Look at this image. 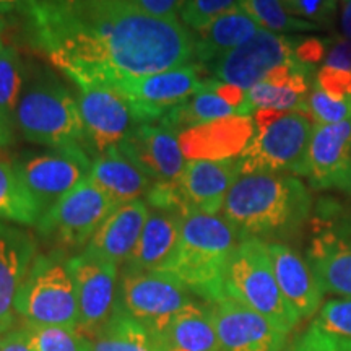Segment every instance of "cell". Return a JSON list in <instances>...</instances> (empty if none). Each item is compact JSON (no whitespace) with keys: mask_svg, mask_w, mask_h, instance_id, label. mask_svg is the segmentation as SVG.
Returning a JSON list of instances; mask_svg holds the SVG:
<instances>
[{"mask_svg":"<svg viewBox=\"0 0 351 351\" xmlns=\"http://www.w3.org/2000/svg\"><path fill=\"white\" fill-rule=\"evenodd\" d=\"M33 46L75 85L119 88L134 78L192 64L195 36L130 0H28Z\"/></svg>","mask_w":351,"mask_h":351,"instance_id":"cell-1","label":"cell"},{"mask_svg":"<svg viewBox=\"0 0 351 351\" xmlns=\"http://www.w3.org/2000/svg\"><path fill=\"white\" fill-rule=\"evenodd\" d=\"M221 213L241 239L285 244L313 217V195L293 174H244L228 192Z\"/></svg>","mask_w":351,"mask_h":351,"instance_id":"cell-2","label":"cell"},{"mask_svg":"<svg viewBox=\"0 0 351 351\" xmlns=\"http://www.w3.org/2000/svg\"><path fill=\"white\" fill-rule=\"evenodd\" d=\"M239 241L238 231L223 217L189 213L173 257L156 271L173 275L192 295L213 302L226 295V269Z\"/></svg>","mask_w":351,"mask_h":351,"instance_id":"cell-3","label":"cell"},{"mask_svg":"<svg viewBox=\"0 0 351 351\" xmlns=\"http://www.w3.org/2000/svg\"><path fill=\"white\" fill-rule=\"evenodd\" d=\"M15 125L28 142L52 150L86 145L78 98L49 73L26 80Z\"/></svg>","mask_w":351,"mask_h":351,"instance_id":"cell-4","label":"cell"},{"mask_svg":"<svg viewBox=\"0 0 351 351\" xmlns=\"http://www.w3.org/2000/svg\"><path fill=\"white\" fill-rule=\"evenodd\" d=\"M69 258L67 252L59 249L34 257L13 304L26 326L77 330L80 311Z\"/></svg>","mask_w":351,"mask_h":351,"instance_id":"cell-5","label":"cell"},{"mask_svg":"<svg viewBox=\"0 0 351 351\" xmlns=\"http://www.w3.org/2000/svg\"><path fill=\"white\" fill-rule=\"evenodd\" d=\"M225 293L263 315L285 335L300 322L280 291L265 241H239L228 263Z\"/></svg>","mask_w":351,"mask_h":351,"instance_id":"cell-6","label":"cell"},{"mask_svg":"<svg viewBox=\"0 0 351 351\" xmlns=\"http://www.w3.org/2000/svg\"><path fill=\"white\" fill-rule=\"evenodd\" d=\"M307 262L324 293L351 298V195L324 197L315 205Z\"/></svg>","mask_w":351,"mask_h":351,"instance_id":"cell-7","label":"cell"},{"mask_svg":"<svg viewBox=\"0 0 351 351\" xmlns=\"http://www.w3.org/2000/svg\"><path fill=\"white\" fill-rule=\"evenodd\" d=\"M315 122L302 111H282L274 121L254 125L256 132L238 156L241 176L254 173H288L304 176L307 150Z\"/></svg>","mask_w":351,"mask_h":351,"instance_id":"cell-8","label":"cell"},{"mask_svg":"<svg viewBox=\"0 0 351 351\" xmlns=\"http://www.w3.org/2000/svg\"><path fill=\"white\" fill-rule=\"evenodd\" d=\"M191 295L166 271L122 270L114 311L137 320L160 339L171 319L194 301Z\"/></svg>","mask_w":351,"mask_h":351,"instance_id":"cell-9","label":"cell"},{"mask_svg":"<svg viewBox=\"0 0 351 351\" xmlns=\"http://www.w3.org/2000/svg\"><path fill=\"white\" fill-rule=\"evenodd\" d=\"M117 207L90 178L69 192L36 223L39 236L54 249H85L98 228Z\"/></svg>","mask_w":351,"mask_h":351,"instance_id":"cell-10","label":"cell"},{"mask_svg":"<svg viewBox=\"0 0 351 351\" xmlns=\"http://www.w3.org/2000/svg\"><path fill=\"white\" fill-rule=\"evenodd\" d=\"M91 163L93 160H90L85 147L75 145L19 160L13 166L26 191L38 204L39 212L44 215L90 178Z\"/></svg>","mask_w":351,"mask_h":351,"instance_id":"cell-11","label":"cell"},{"mask_svg":"<svg viewBox=\"0 0 351 351\" xmlns=\"http://www.w3.org/2000/svg\"><path fill=\"white\" fill-rule=\"evenodd\" d=\"M204 67L187 64L122 83L119 90L138 124H155L204 88Z\"/></svg>","mask_w":351,"mask_h":351,"instance_id":"cell-12","label":"cell"},{"mask_svg":"<svg viewBox=\"0 0 351 351\" xmlns=\"http://www.w3.org/2000/svg\"><path fill=\"white\" fill-rule=\"evenodd\" d=\"M298 39L258 29L252 38L241 44L208 67L215 80L251 90L271 70L295 59Z\"/></svg>","mask_w":351,"mask_h":351,"instance_id":"cell-13","label":"cell"},{"mask_svg":"<svg viewBox=\"0 0 351 351\" xmlns=\"http://www.w3.org/2000/svg\"><path fill=\"white\" fill-rule=\"evenodd\" d=\"M77 288L80 322L77 330L93 340L114 313L119 267L78 254L69 258Z\"/></svg>","mask_w":351,"mask_h":351,"instance_id":"cell-14","label":"cell"},{"mask_svg":"<svg viewBox=\"0 0 351 351\" xmlns=\"http://www.w3.org/2000/svg\"><path fill=\"white\" fill-rule=\"evenodd\" d=\"M207 304L219 351H283L287 335L251 307L228 295Z\"/></svg>","mask_w":351,"mask_h":351,"instance_id":"cell-15","label":"cell"},{"mask_svg":"<svg viewBox=\"0 0 351 351\" xmlns=\"http://www.w3.org/2000/svg\"><path fill=\"white\" fill-rule=\"evenodd\" d=\"M78 90L85 140L96 155L117 147L138 125L129 101L116 88L91 85Z\"/></svg>","mask_w":351,"mask_h":351,"instance_id":"cell-16","label":"cell"},{"mask_svg":"<svg viewBox=\"0 0 351 351\" xmlns=\"http://www.w3.org/2000/svg\"><path fill=\"white\" fill-rule=\"evenodd\" d=\"M306 178L317 191L351 195V119L314 125L307 150Z\"/></svg>","mask_w":351,"mask_h":351,"instance_id":"cell-17","label":"cell"},{"mask_svg":"<svg viewBox=\"0 0 351 351\" xmlns=\"http://www.w3.org/2000/svg\"><path fill=\"white\" fill-rule=\"evenodd\" d=\"M153 182H176L186 169L179 135L161 124H138L117 145Z\"/></svg>","mask_w":351,"mask_h":351,"instance_id":"cell-18","label":"cell"},{"mask_svg":"<svg viewBox=\"0 0 351 351\" xmlns=\"http://www.w3.org/2000/svg\"><path fill=\"white\" fill-rule=\"evenodd\" d=\"M239 176L238 158L191 160L176 186L189 213L217 215L221 212L228 192Z\"/></svg>","mask_w":351,"mask_h":351,"instance_id":"cell-19","label":"cell"},{"mask_svg":"<svg viewBox=\"0 0 351 351\" xmlns=\"http://www.w3.org/2000/svg\"><path fill=\"white\" fill-rule=\"evenodd\" d=\"M254 132L251 116H230L181 132L179 143L189 161L230 160L245 150Z\"/></svg>","mask_w":351,"mask_h":351,"instance_id":"cell-20","label":"cell"},{"mask_svg":"<svg viewBox=\"0 0 351 351\" xmlns=\"http://www.w3.org/2000/svg\"><path fill=\"white\" fill-rule=\"evenodd\" d=\"M148 213L150 208L142 199L121 205L104 219L80 254L117 267L124 265L142 236Z\"/></svg>","mask_w":351,"mask_h":351,"instance_id":"cell-21","label":"cell"},{"mask_svg":"<svg viewBox=\"0 0 351 351\" xmlns=\"http://www.w3.org/2000/svg\"><path fill=\"white\" fill-rule=\"evenodd\" d=\"M269 252L276 283L289 309L300 320L314 315L322 306L324 289L309 262L283 243H270Z\"/></svg>","mask_w":351,"mask_h":351,"instance_id":"cell-22","label":"cell"},{"mask_svg":"<svg viewBox=\"0 0 351 351\" xmlns=\"http://www.w3.org/2000/svg\"><path fill=\"white\" fill-rule=\"evenodd\" d=\"M36 257V243L29 232L0 221V328L15 324L16 293Z\"/></svg>","mask_w":351,"mask_h":351,"instance_id":"cell-23","label":"cell"},{"mask_svg":"<svg viewBox=\"0 0 351 351\" xmlns=\"http://www.w3.org/2000/svg\"><path fill=\"white\" fill-rule=\"evenodd\" d=\"M182 219V215L176 212L153 208L148 213L134 252L124 263V270L155 271L163 269L178 247Z\"/></svg>","mask_w":351,"mask_h":351,"instance_id":"cell-24","label":"cell"},{"mask_svg":"<svg viewBox=\"0 0 351 351\" xmlns=\"http://www.w3.org/2000/svg\"><path fill=\"white\" fill-rule=\"evenodd\" d=\"M90 179L114 202L116 207L147 195L153 181L117 147L99 153L91 163Z\"/></svg>","mask_w":351,"mask_h":351,"instance_id":"cell-25","label":"cell"},{"mask_svg":"<svg viewBox=\"0 0 351 351\" xmlns=\"http://www.w3.org/2000/svg\"><path fill=\"white\" fill-rule=\"evenodd\" d=\"M258 29L261 26L247 13L239 7L234 8L194 33V60L200 67L208 69L219 57L252 38Z\"/></svg>","mask_w":351,"mask_h":351,"instance_id":"cell-26","label":"cell"},{"mask_svg":"<svg viewBox=\"0 0 351 351\" xmlns=\"http://www.w3.org/2000/svg\"><path fill=\"white\" fill-rule=\"evenodd\" d=\"M166 350L186 351H219L218 335L215 330L208 304L195 300L171 319L163 335L160 337Z\"/></svg>","mask_w":351,"mask_h":351,"instance_id":"cell-27","label":"cell"},{"mask_svg":"<svg viewBox=\"0 0 351 351\" xmlns=\"http://www.w3.org/2000/svg\"><path fill=\"white\" fill-rule=\"evenodd\" d=\"M230 116H238V111L218 95V91L215 90L213 78H207L199 93L192 96L187 103L166 114L158 124L165 125L166 129L173 130L176 134H181L191 127Z\"/></svg>","mask_w":351,"mask_h":351,"instance_id":"cell-28","label":"cell"},{"mask_svg":"<svg viewBox=\"0 0 351 351\" xmlns=\"http://www.w3.org/2000/svg\"><path fill=\"white\" fill-rule=\"evenodd\" d=\"M93 351H168L156 335L129 315L116 313L93 339Z\"/></svg>","mask_w":351,"mask_h":351,"instance_id":"cell-29","label":"cell"},{"mask_svg":"<svg viewBox=\"0 0 351 351\" xmlns=\"http://www.w3.org/2000/svg\"><path fill=\"white\" fill-rule=\"evenodd\" d=\"M41 218L38 204L26 191L15 166L0 160V219L23 226H36Z\"/></svg>","mask_w":351,"mask_h":351,"instance_id":"cell-30","label":"cell"},{"mask_svg":"<svg viewBox=\"0 0 351 351\" xmlns=\"http://www.w3.org/2000/svg\"><path fill=\"white\" fill-rule=\"evenodd\" d=\"M239 8L247 13L262 29L276 34L307 33L322 29L311 21L289 15L283 5V0H239Z\"/></svg>","mask_w":351,"mask_h":351,"instance_id":"cell-31","label":"cell"},{"mask_svg":"<svg viewBox=\"0 0 351 351\" xmlns=\"http://www.w3.org/2000/svg\"><path fill=\"white\" fill-rule=\"evenodd\" d=\"M26 85L23 60L15 47L0 52V116L15 125V112Z\"/></svg>","mask_w":351,"mask_h":351,"instance_id":"cell-32","label":"cell"},{"mask_svg":"<svg viewBox=\"0 0 351 351\" xmlns=\"http://www.w3.org/2000/svg\"><path fill=\"white\" fill-rule=\"evenodd\" d=\"M26 327L29 330L34 351H93V340H90L75 328Z\"/></svg>","mask_w":351,"mask_h":351,"instance_id":"cell-33","label":"cell"},{"mask_svg":"<svg viewBox=\"0 0 351 351\" xmlns=\"http://www.w3.org/2000/svg\"><path fill=\"white\" fill-rule=\"evenodd\" d=\"M307 111L315 124H339L351 119V98H332L314 83L307 96Z\"/></svg>","mask_w":351,"mask_h":351,"instance_id":"cell-34","label":"cell"},{"mask_svg":"<svg viewBox=\"0 0 351 351\" xmlns=\"http://www.w3.org/2000/svg\"><path fill=\"white\" fill-rule=\"evenodd\" d=\"M239 7V0H186L181 10V21L189 29H199L218 16Z\"/></svg>","mask_w":351,"mask_h":351,"instance_id":"cell-35","label":"cell"},{"mask_svg":"<svg viewBox=\"0 0 351 351\" xmlns=\"http://www.w3.org/2000/svg\"><path fill=\"white\" fill-rule=\"evenodd\" d=\"M315 326L351 340V298H337L320 306Z\"/></svg>","mask_w":351,"mask_h":351,"instance_id":"cell-36","label":"cell"},{"mask_svg":"<svg viewBox=\"0 0 351 351\" xmlns=\"http://www.w3.org/2000/svg\"><path fill=\"white\" fill-rule=\"evenodd\" d=\"M339 3L340 0H283V5L289 15L311 21L320 28L333 20Z\"/></svg>","mask_w":351,"mask_h":351,"instance_id":"cell-37","label":"cell"},{"mask_svg":"<svg viewBox=\"0 0 351 351\" xmlns=\"http://www.w3.org/2000/svg\"><path fill=\"white\" fill-rule=\"evenodd\" d=\"M289 351H351V340L322 330L313 324Z\"/></svg>","mask_w":351,"mask_h":351,"instance_id":"cell-38","label":"cell"},{"mask_svg":"<svg viewBox=\"0 0 351 351\" xmlns=\"http://www.w3.org/2000/svg\"><path fill=\"white\" fill-rule=\"evenodd\" d=\"M327 41V54L324 59V65L341 70V72H351V39L345 36H332Z\"/></svg>","mask_w":351,"mask_h":351,"instance_id":"cell-39","label":"cell"},{"mask_svg":"<svg viewBox=\"0 0 351 351\" xmlns=\"http://www.w3.org/2000/svg\"><path fill=\"white\" fill-rule=\"evenodd\" d=\"M130 2L155 19L179 21L178 16H181L182 5L186 0H130Z\"/></svg>","mask_w":351,"mask_h":351,"instance_id":"cell-40","label":"cell"},{"mask_svg":"<svg viewBox=\"0 0 351 351\" xmlns=\"http://www.w3.org/2000/svg\"><path fill=\"white\" fill-rule=\"evenodd\" d=\"M327 39L320 38H306V39H298L295 57L300 60L301 64L307 65V67H313L314 64L324 62L327 54Z\"/></svg>","mask_w":351,"mask_h":351,"instance_id":"cell-41","label":"cell"},{"mask_svg":"<svg viewBox=\"0 0 351 351\" xmlns=\"http://www.w3.org/2000/svg\"><path fill=\"white\" fill-rule=\"evenodd\" d=\"M0 351H34L28 327L13 328L0 337Z\"/></svg>","mask_w":351,"mask_h":351,"instance_id":"cell-42","label":"cell"},{"mask_svg":"<svg viewBox=\"0 0 351 351\" xmlns=\"http://www.w3.org/2000/svg\"><path fill=\"white\" fill-rule=\"evenodd\" d=\"M341 12H340V25L343 29V36L351 39V0H340Z\"/></svg>","mask_w":351,"mask_h":351,"instance_id":"cell-43","label":"cell"},{"mask_svg":"<svg viewBox=\"0 0 351 351\" xmlns=\"http://www.w3.org/2000/svg\"><path fill=\"white\" fill-rule=\"evenodd\" d=\"M12 127L13 124H10V122H8L3 116H0V150L12 143L13 140Z\"/></svg>","mask_w":351,"mask_h":351,"instance_id":"cell-44","label":"cell"},{"mask_svg":"<svg viewBox=\"0 0 351 351\" xmlns=\"http://www.w3.org/2000/svg\"><path fill=\"white\" fill-rule=\"evenodd\" d=\"M28 5V0H0V15H7L15 10H21Z\"/></svg>","mask_w":351,"mask_h":351,"instance_id":"cell-45","label":"cell"},{"mask_svg":"<svg viewBox=\"0 0 351 351\" xmlns=\"http://www.w3.org/2000/svg\"><path fill=\"white\" fill-rule=\"evenodd\" d=\"M3 47H5V44H3V41H2V34H0V52L3 51Z\"/></svg>","mask_w":351,"mask_h":351,"instance_id":"cell-46","label":"cell"},{"mask_svg":"<svg viewBox=\"0 0 351 351\" xmlns=\"http://www.w3.org/2000/svg\"><path fill=\"white\" fill-rule=\"evenodd\" d=\"M2 29H3V20H2V15H0V34H2Z\"/></svg>","mask_w":351,"mask_h":351,"instance_id":"cell-47","label":"cell"},{"mask_svg":"<svg viewBox=\"0 0 351 351\" xmlns=\"http://www.w3.org/2000/svg\"><path fill=\"white\" fill-rule=\"evenodd\" d=\"M169 351H186V350H179V348H171Z\"/></svg>","mask_w":351,"mask_h":351,"instance_id":"cell-48","label":"cell"},{"mask_svg":"<svg viewBox=\"0 0 351 351\" xmlns=\"http://www.w3.org/2000/svg\"><path fill=\"white\" fill-rule=\"evenodd\" d=\"M0 333H3V330H2V328H0Z\"/></svg>","mask_w":351,"mask_h":351,"instance_id":"cell-49","label":"cell"}]
</instances>
